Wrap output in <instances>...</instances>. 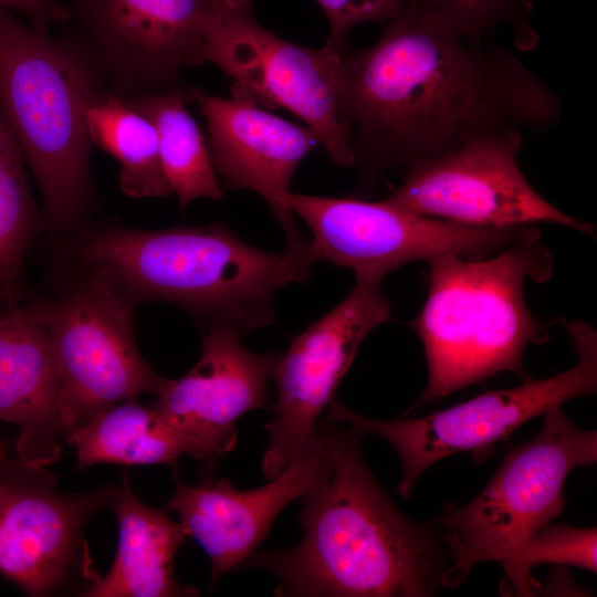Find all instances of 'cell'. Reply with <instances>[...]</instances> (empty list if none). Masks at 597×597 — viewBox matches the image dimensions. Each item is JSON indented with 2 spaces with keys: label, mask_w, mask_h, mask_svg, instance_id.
I'll use <instances>...</instances> for the list:
<instances>
[{
  "label": "cell",
  "mask_w": 597,
  "mask_h": 597,
  "mask_svg": "<svg viewBox=\"0 0 597 597\" xmlns=\"http://www.w3.org/2000/svg\"><path fill=\"white\" fill-rule=\"evenodd\" d=\"M338 92L365 180L488 135L541 134L563 113L559 94L511 50L411 2L371 45L343 48Z\"/></svg>",
  "instance_id": "6da1fadb"
},
{
  "label": "cell",
  "mask_w": 597,
  "mask_h": 597,
  "mask_svg": "<svg viewBox=\"0 0 597 597\" xmlns=\"http://www.w3.org/2000/svg\"><path fill=\"white\" fill-rule=\"evenodd\" d=\"M318 433L331 470L301 498V542L243 565L275 575L276 596L434 595L449 566L438 523L415 522L395 506L367 467L357 430L328 420Z\"/></svg>",
  "instance_id": "7a4b0ae2"
},
{
  "label": "cell",
  "mask_w": 597,
  "mask_h": 597,
  "mask_svg": "<svg viewBox=\"0 0 597 597\" xmlns=\"http://www.w3.org/2000/svg\"><path fill=\"white\" fill-rule=\"evenodd\" d=\"M429 287L410 326L428 378L416 406L510 371L527 379L524 353L549 339L547 324L526 305L525 285L547 282L554 256L541 237L480 259L441 252L426 259Z\"/></svg>",
  "instance_id": "3957f363"
},
{
  "label": "cell",
  "mask_w": 597,
  "mask_h": 597,
  "mask_svg": "<svg viewBox=\"0 0 597 597\" xmlns=\"http://www.w3.org/2000/svg\"><path fill=\"white\" fill-rule=\"evenodd\" d=\"M84 253L116 286L178 304L211 325H227L240 334L273 324L277 291L307 281L316 262L311 244L263 251L221 222L163 230L111 229L92 238Z\"/></svg>",
  "instance_id": "277c9868"
},
{
  "label": "cell",
  "mask_w": 597,
  "mask_h": 597,
  "mask_svg": "<svg viewBox=\"0 0 597 597\" xmlns=\"http://www.w3.org/2000/svg\"><path fill=\"white\" fill-rule=\"evenodd\" d=\"M111 92L93 56L69 32H42L0 8V111L41 190L45 221L76 224L93 197L87 108Z\"/></svg>",
  "instance_id": "5b68a950"
},
{
  "label": "cell",
  "mask_w": 597,
  "mask_h": 597,
  "mask_svg": "<svg viewBox=\"0 0 597 597\" xmlns=\"http://www.w3.org/2000/svg\"><path fill=\"white\" fill-rule=\"evenodd\" d=\"M597 460V433L577 427L561 408L522 444L507 443L486 486L468 504L446 507L438 523L449 566L443 587H457L483 562H499L510 580L533 536L565 507L569 472Z\"/></svg>",
  "instance_id": "8992f818"
},
{
  "label": "cell",
  "mask_w": 597,
  "mask_h": 597,
  "mask_svg": "<svg viewBox=\"0 0 597 597\" xmlns=\"http://www.w3.org/2000/svg\"><path fill=\"white\" fill-rule=\"evenodd\" d=\"M565 328L578 360L552 377L527 378L520 386L485 391L420 418L377 420L332 400L327 420L389 442L402 467L397 492L407 499L421 474L439 460L459 452H471L474 459L482 460L523 423L559 408L567 400L596 391L597 332L583 321L566 323Z\"/></svg>",
  "instance_id": "52a82bcc"
},
{
  "label": "cell",
  "mask_w": 597,
  "mask_h": 597,
  "mask_svg": "<svg viewBox=\"0 0 597 597\" xmlns=\"http://www.w3.org/2000/svg\"><path fill=\"white\" fill-rule=\"evenodd\" d=\"M29 310L51 342L67 434L118 402L157 395L166 384L138 350L132 306L105 276Z\"/></svg>",
  "instance_id": "ba28073f"
},
{
  "label": "cell",
  "mask_w": 597,
  "mask_h": 597,
  "mask_svg": "<svg viewBox=\"0 0 597 597\" xmlns=\"http://www.w3.org/2000/svg\"><path fill=\"white\" fill-rule=\"evenodd\" d=\"M289 207L310 228L315 261L328 260L357 275L385 279L400 266L449 252L471 259L493 255L541 237L537 224L481 227L421 216L385 200L291 192Z\"/></svg>",
  "instance_id": "9c48e42d"
},
{
  "label": "cell",
  "mask_w": 597,
  "mask_h": 597,
  "mask_svg": "<svg viewBox=\"0 0 597 597\" xmlns=\"http://www.w3.org/2000/svg\"><path fill=\"white\" fill-rule=\"evenodd\" d=\"M72 33L112 93L134 97L178 84L181 70L207 62L228 11L218 0H71Z\"/></svg>",
  "instance_id": "30bf717a"
},
{
  "label": "cell",
  "mask_w": 597,
  "mask_h": 597,
  "mask_svg": "<svg viewBox=\"0 0 597 597\" xmlns=\"http://www.w3.org/2000/svg\"><path fill=\"white\" fill-rule=\"evenodd\" d=\"M349 294L331 312L298 334L277 357L273 375L277 398L262 470L270 480L291 462L322 444L318 418L334 395L363 341L391 317L381 292L383 277L357 275Z\"/></svg>",
  "instance_id": "8fae6325"
},
{
  "label": "cell",
  "mask_w": 597,
  "mask_h": 597,
  "mask_svg": "<svg viewBox=\"0 0 597 597\" xmlns=\"http://www.w3.org/2000/svg\"><path fill=\"white\" fill-rule=\"evenodd\" d=\"M347 44L302 46L263 28L252 13L228 12L211 36L207 62L232 78V97L263 108H285L317 135L334 163L353 166L338 92L341 55Z\"/></svg>",
  "instance_id": "7c38bea8"
},
{
  "label": "cell",
  "mask_w": 597,
  "mask_h": 597,
  "mask_svg": "<svg viewBox=\"0 0 597 597\" xmlns=\"http://www.w3.org/2000/svg\"><path fill=\"white\" fill-rule=\"evenodd\" d=\"M523 134L506 130L416 164L383 200L406 211L481 227L563 226L596 239L595 228L544 198L519 166Z\"/></svg>",
  "instance_id": "4fadbf2b"
},
{
  "label": "cell",
  "mask_w": 597,
  "mask_h": 597,
  "mask_svg": "<svg viewBox=\"0 0 597 597\" xmlns=\"http://www.w3.org/2000/svg\"><path fill=\"white\" fill-rule=\"evenodd\" d=\"M56 478L0 450V574L29 596L63 585L74 568L87 520L115 489L61 494Z\"/></svg>",
  "instance_id": "5bb4252c"
},
{
  "label": "cell",
  "mask_w": 597,
  "mask_h": 597,
  "mask_svg": "<svg viewBox=\"0 0 597 597\" xmlns=\"http://www.w3.org/2000/svg\"><path fill=\"white\" fill-rule=\"evenodd\" d=\"M207 122L213 169L230 189L259 193L285 233L287 248L310 245L289 207L292 178L302 160L321 146L307 126L285 121L234 97L223 98L189 87Z\"/></svg>",
  "instance_id": "9a60e30c"
},
{
  "label": "cell",
  "mask_w": 597,
  "mask_h": 597,
  "mask_svg": "<svg viewBox=\"0 0 597 597\" xmlns=\"http://www.w3.org/2000/svg\"><path fill=\"white\" fill-rule=\"evenodd\" d=\"M233 327L212 324L197 364L178 379H167L151 408L197 440L213 462L234 449L237 420L266 408L268 380L277 356L255 354Z\"/></svg>",
  "instance_id": "2e32d148"
},
{
  "label": "cell",
  "mask_w": 597,
  "mask_h": 597,
  "mask_svg": "<svg viewBox=\"0 0 597 597\" xmlns=\"http://www.w3.org/2000/svg\"><path fill=\"white\" fill-rule=\"evenodd\" d=\"M329 470L331 457L322 440L313 453L294 459L269 483L253 490H237L228 479H206L196 485L177 482L167 510L177 513L188 537L208 554L214 584L230 569L243 565L285 505L302 498Z\"/></svg>",
  "instance_id": "e0dca14e"
},
{
  "label": "cell",
  "mask_w": 597,
  "mask_h": 597,
  "mask_svg": "<svg viewBox=\"0 0 597 597\" xmlns=\"http://www.w3.org/2000/svg\"><path fill=\"white\" fill-rule=\"evenodd\" d=\"M0 419L17 426L15 453L45 468L66 439L60 380L46 329L27 308L0 314Z\"/></svg>",
  "instance_id": "ac0fdd59"
},
{
  "label": "cell",
  "mask_w": 597,
  "mask_h": 597,
  "mask_svg": "<svg viewBox=\"0 0 597 597\" xmlns=\"http://www.w3.org/2000/svg\"><path fill=\"white\" fill-rule=\"evenodd\" d=\"M109 506L118 521L114 563L103 577H95L86 597L197 596L198 590L175 578L174 561L188 537L180 523L160 509L143 503L125 472Z\"/></svg>",
  "instance_id": "d6986e66"
},
{
  "label": "cell",
  "mask_w": 597,
  "mask_h": 597,
  "mask_svg": "<svg viewBox=\"0 0 597 597\" xmlns=\"http://www.w3.org/2000/svg\"><path fill=\"white\" fill-rule=\"evenodd\" d=\"M65 442L75 449L77 469L97 463H166L175 469L184 453L208 468L214 465L197 440L176 429L151 407H143L136 398L103 410L72 430Z\"/></svg>",
  "instance_id": "ffe728a7"
},
{
  "label": "cell",
  "mask_w": 597,
  "mask_h": 597,
  "mask_svg": "<svg viewBox=\"0 0 597 597\" xmlns=\"http://www.w3.org/2000/svg\"><path fill=\"white\" fill-rule=\"evenodd\" d=\"M154 125L164 174L180 208L196 199L220 201L222 190L200 126L186 105L190 91L179 84L159 92L123 97Z\"/></svg>",
  "instance_id": "44dd1931"
},
{
  "label": "cell",
  "mask_w": 597,
  "mask_h": 597,
  "mask_svg": "<svg viewBox=\"0 0 597 597\" xmlns=\"http://www.w3.org/2000/svg\"><path fill=\"white\" fill-rule=\"evenodd\" d=\"M92 145L121 165L119 188L132 198L165 197L171 188L164 174L153 123L126 101L107 92L86 111Z\"/></svg>",
  "instance_id": "7402d4cb"
},
{
  "label": "cell",
  "mask_w": 597,
  "mask_h": 597,
  "mask_svg": "<svg viewBox=\"0 0 597 597\" xmlns=\"http://www.w3.org/2000/svg\"><path fill=\"white\" fill-rule=\"evenodd\" d=\"M20 144L0 111V292L12 301L19 293L28 249L41 214L33 201Z\"/></svg>",
  "instance_id": "603a6c76"
},
{
  "label": "cell",
  "mask_w": 597,
  "mask_h": 597,
  "mask_svg": "<svg viewBox=\"0 0 597 597\" xmlns=\"http://www.w3.org/2000/svg\"><path fill=\"white\" fill-rule=\"evenodd\" d=\"M596 527L545 526L533 536L521 555L509 580L511 590L517 596H534L538 585L531 570L542 564L569 565L596 573Z\"/></svg>",
  "instance_id": "cb8c5ba5"
},
{
  "label": "cell",
  "mask_w": 597,
  "mask_h": 597,
  "mask_svg": "<svg viewBox=\"0 0 597 597\" xmlns=\"http://www.w3.org/2000/svg\"><path fill=\"white\" fill-rule=\"evenodd\" d=\"M441 15L464 35L486 41L502 27L512 28L520 48H530L535 33L528 24L526 0H417Z\"/></svg>",
  "instance_id": "d4e9b609"
},
{
  "label": "cell",
  "mask_w": 597,
  "mask_h": 597,
  "mask_svg": "<svg viewBox=\"0 0 597 597\" xmlns=\"http://www.w3.org/2000/svg\"><path fill=\"white\" fill-rule=\"evenodd\" d=\"M328 24V42L347 44L350 30L366 22L387 23L409 0H316Z\"/></svg>",
  "instance_id": "484cf974"
},
{
  "label": "cell",
  "mask_w": 597,
  "mask_h": 597,
  "mask_svg": "<svg viewBox=\"0 0 597 597\" xmlns=\"http://www.w3.org/2000/svg\"><path fill=\"white\" fill-rule=\"evenodd\" d=\"M0 8L23 17L29 24L45 33L69 19L66 6L59 0H0Z\"/></svg>",
  "instance_id": "4316f807"
},
{
  "label": "cell",
  "mask_w": 597,
  "mask_h": 597,
  "mask_svg": "<svg viewBox=\"0 0 597 597\" xmlns=\"http://www.w3.org/2000/svg\"><path fill=\"white\" fill-rule=\"evenodd\" d=\"M229 13H252V0H218Z\"/></svg>",
  "instance_id": "83f0119b"
},
{
  "label": "cell",
  "mask_w": 597,
  "mask_h": 597,
  "mask_svg": "<svg viewBox=\"0 0 597 597\" xmlns=\"http://www.w3.org/2000/svg\"><path fill=\"white\" fill-rule=\"evenodd\" d=\"M417 0H409L408 2H416Z\"/></svg>",
  "instance_id": "f1b7e54d"
}]
</instances>
